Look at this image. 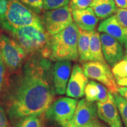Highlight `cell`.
<instances>
[{"label": "cell", "mask_w": 127, "mask_h": 127, "mask_svg": "<svg viewBox=\"0 0 127 127\" xmlns=\"http://www.w3.org/2000/svg\"><path fill=\"white\" fill-rule=\"evenodd\" d=\"M89 55V61L107 63L102 53L100 34L95 30L93 31L90 38Z\"/></svg>", "instance_id": "ac0fdd59"}, {"label": "cell", "mask_w": 127, "mask_h": 127, "mask_svg": "<svg viewBox=\"0 0 127 127\" xmlns=\"http://www.w3.org/2000/svg\"><path fill=\"white\" fill-rule=\"evenodd\" d=\"M22 4L35 13H41L43 8V0H19Z\"/></svg>", "instance_id": "cb8c5ba5"}, {"label": "cell", "mask_w": 127, "mask_h": 127, "mask_svg": "<svg viewBox=\"0 0 127 127\" xmlns=\"http://www.w3.org/2000/svg\"><path fill=\"white\" fill-rule=\"evenodd\" d=\"M117 7L119 8L127 9V0H114Z\"/></svg>", "instance_id": "f546056e"}, {"label": "cell", "mask_w": 127, "mask_h": 127, "mask_svg": "<svg viewBox=\"0 0 127 127\" xmlns=\"http://www.w3.org/2000/svg\"><path fill=\"white\" fill-rule=\"evenodd\" d=\"M6 70H7V67H6L4 63L2 55H1V52H0V94L2 91L3 85H4Z\"/></svg>", "instance_id": "f1b7e54d"}, {"label": "cell", "mask_w": 127, "mask_h": 127, "mask_svg": "<svg viewBox=\"0 0 127 127\" xmlns=\"http://www.w3.org/2000/svg\"><path fill=\"white\" fill-rule=\"evenodd\" d=\"M79 30L75 23L50 37L47 58L54 61H77Z\"/></svg>", "instance_id": "7a4b0ae2"}, {"label": "cell", "mask_w": 127, "mask_h": 127, "mask_svg": "<svg viewBox=\"0 0 127 127\" xmlns=\"http://www.w3.org/2000/svg\"><path fill=\"white\" fill-rule=\"evenodd\" d=\"M118 93L127 100V87H118Z\"/></svg>", "instance_id": "4dcf8cb0"}, {"label": "cell", "mask_w": 127, "mask_h": 127, "mask_svg": "<svg viewBox=\"0 0 127 127\" xmlns=\"http://www.w3.org/2000/svg\"><path fill=\"white\" fill-rule=\"evenodd\" d=\"M98 31L108 34L127 47V28L119 23L115 15L111 16L101 22L98 28Z\"/></svg>", "instance_id": "5bb4252c"}, {"label": "cell", "mask_w": 127, "mask_h": 127, "mask_svg": "<svg viewBox=\"0 0 127 127\" xmlns=\"http://www.w3.org/2000/svg\"><path fill=\"white\" fill-rule=\"evenodd\" d=\"M0 52L10 72L20 69L27 55L15 39L5 34H0Z\"/></svg>", "instance_id": "5b68a950"}, {"label": "cell", "mask_w": 127, "mask_h": 127, "mask_svg": "<svg viewBox=\"0 0 127 127\" xmlns=\"http://www.w3.org/2000/svg\"><path fill=\"white\" fill-rule=\"evenodd\" d=\"M93 127H101V124L98 121V120H96L94 123Z\"/></svg>", "instance_id": "d6a6232c"}, {"label": "cell", "mask_w": 127, "mask_h": 127, "mask_svg": "<svg viewBox=\"0 0 127 127\" xmlns=\"http://www.w3.org/2000/svg\"><path fill=\"white\" fill-rule=\"evenodd\" d=\"M115 79L127 78V61L123 60L116 64L112 69Z\"/></svg>", "instance_id": "7402d4cb"}, {"label": "cell", "mask_w": 127, "mask_h": 127, "mask_svg": "<svg viewBox=\"0 0 127 127\" xmlns=\"http://www.w3.org/2000/svg\"><path fill=\"white\" fill-rule=\"evenodd\" d=\"M72 9L69 5L48 11L43 16L46 31L51 36L58 34L73 23Z\"/></svg>", "instance_id": "ba28073f"}, {"label": "cell", "mask_w": 127, "mask_h": 127, "mask_svg": "<svg viewBox=\"0 0 127 127\" xmlns=\"http://www.w3.org/2000/svg\"><path fill=\"white\" fill-rule=\"evenodd\" d=\"M98 117L109 127H123L122 119L114 95L109 93L108 99L105 102L96 103Z\"/></svg>", "instance_id": "30bf717a"}, {"label": "cell", "mask_w": 127, "mask_h": 127, "mask_svg": "<svg viewBox=\"0 0 127 127\" xmlns=\"http://www.w3.org/2000/svg\"><path fill=\"white\" fill-rule=\"evenodd\" d=\"M97 117L96 104L83 98L78 102L71 120L62 127H85L97 120Z\"/></svg>", "instance_id": "9c48e42d"}, {"label": "cell", "mask_w": 127, "mask_h": 127, "mask_svg": "<svg viewBox=\"0 0 127 127\" xmlns=\"http://www.w3.org/2000/svg\"><path fill=\"white\" fill-rule=\"evenodd\" d=\"M78 52L79 60L81 62L89 61L90 38L93 31H88L79 28Z\"/></svg>", "instance_id": "d6986e66"}, {"label": "cell", "mask_w": 127, "mask_h": 127, "mask_svg": "<svg viewBox=\"0 0 127 127\" xmlns=\"http://www.w3.org/2000/svg\"><path fill=\"white\" fill-rule=\"evenodd\" d=\"M116 80H117V84L120 86L127 87V78L117 79Z\"/></svg>", "instance_id": "1f68e13d"}, {"label": "cell", "mask_w": 127, "mask_h": 127, "mask_svg": "<svg viewBox=\"0 0 127 127\" xmlns=\"http://www.w3.org/2000/svg\"><path fill=\"white\" fill-rule=\"evenodd\" d=\"M113 95L120 112L121 118L125 125V127H127V100L118 93L114 94Z\"/></svg>", "instance_id": "44dd1931"}, {"label": "cell", "mask_w": 127, "mask_h": 127, "mask_svg": "<svg viewBox=\"0 0 127 127\" xmlns=\"http://www.w3.org/2000/svg\"><path fill=\"white\" fill-rule=\"evenodd\" d=\"M101 127H109L107 126V125H105V124H101Z\"/></svg>", "instance_id": "e575fe53"}, {"label": "cell", "mask_w": 127, "mask_h": 127, "mask_svg": "<svg viewBox=\"0 0 127 127\" xmlns=\"http://www.w3.org/2000/svg\"><path fill=\"white\" fill-rule=\"evenodd\" d=\"M30 25H43V23L35 12L19 0H9L5 19L1 28L9 32Z\"/></svg>", "instance_id": "277c9868"}, {"label": "cell", "mask_w": 127, "mask_h": 127, "mask_svg": "<svg viewBox=\"0 0 127 127\" xmlns=\"http://www.w3.org/2000/svg\"><path fill=\"white\" fill-rule=\"evenodd\" d=\"M109 93L102 84L90 81L85 89V99L90 102H105L108 99Z\"/></svg>", "instance_id": "2e32d148"}, {"label": "cell", "mask_w": 127, "mask_h": 127, "mask_svg": "<svg viewBox=\"0 0 127 127\" xmlns=\"http://www.w3.org/2000/svg\"><path fill=\"white\" fill-rule=\"evenodd\" d=\"M78 102L75 98L60 97L50 105L46 111L45 117L63 127L72 118Z\"/></svg>", "instance_id": "52a82bcc"}, {"label": "cell", "mask_w": 127, "mask_h": 127, "mask_svg": "<svg viewBox=\"0 0 127 127\" xmlns=\"http://www.w3.org/2000/svg\"><path fill=\"white\" fill-rule=\"evenodd\" d=\"M70 0H43V8L45 10H54L68 5Z\"/></svg>", "instance_id": "603a6c76"}, {"label": "cell", "mask_w": 127, "mask_h": 127, "mask_svg": "<svg viewBox=\"0 0 127 127\" xmlns=\"http://www.w3.org/2000/svg\"><path fill=\"white\" fill-rule=\"evenodd\" d=\"M72 14L74 23L79 28L88 31H95L98 18L91 7L82 10H72Z\"/></svg>", "instance_id": "9a60e30c"}, {"label": "cell", "mask_w": 127, "mask_h": 127, "mask_svg": "<svg viewBox=\"0 0 127 127\" xmlns=\"http://www.w3.org/2000/svg\"><path fill=\"white\" fill-rule=\"evenodd\" d=\"M8 33L27 54L39 51L42 55L47 54L51 35L45 31L44 25L24 27L13 30Z\"/></svg>", "instance_id": "3957f363"}, {"label": "cell", "mask_w": 127, "mask_h": 127, "mask_svg": "<svg viewBox=\"0 0 127 127\" xmlns=\"http://www.w3.org/2000/svg\"><path fill=\"white\" fill-rule=\"evenodd\" d=\"M72 63L71 61H57L52 67V79L57 94L64 95L71 74Z\"/></svg>", "instance_id": "4fadbf2b"}, {"label": "cell", "mask_w": 127, "mask_h": 127, "mask_svg": "<svg viewBox=\"0 0 127 127\" xmlns=\"http://www.w3.org/2000/svg\"><path fill=\"white\" fill-rule=\"evenodd\" d=\"M94 123H92V124H90V125H87V126H86V127H93V125H94Z\"/></svg>", "instance_id": "836d02e7"}, {"label": "cell", "mask_w": 127, "mask_h": 127, "mask_svg": "<svg viewBox=\"0 0 127 127\" xmlns=\"http://www.w3.org/2000/svg\"><path fill=\"white\" fill-rule=\"evenodd\" d=\"M82 68L88 78L99 82L112 94L118 93V87L116 79L107 63L86 62L82 65Z\"/></svg>", "instance_id": "8992f818"}, {"label": "cell", "mask_w": 127, "mask_h": 127, "mask_svg": "<svg viewBox=\"0 0 127 127\" xmlns=\"http://www.w3.org/2000/svg\"><path fill=\"white\" fill-rule=\"evenodd\" d=\"M9 0H0V28L4 23L8 7Z\"/></svg>", "instance_id": "4316f807"}, {"label": "cell", "mask_w": 127, "mask_h": 127, "mask_svg": "<svg viewBox=\"0 0 127 127\" xmlns=\"http://www.w3.org/2000/svg\"><path fill=\"white\" fill-rule=\"evenodd\" d=\"M42 115H30L18 120L13 124L14 127H43Z\"/></svg>", "instance_id": "ffe728a7"}, {"label": "cell", "mask_w": 127, "mask_h": 127, "mask_svg": "<svg viewBox=\"0 0 127 127\" xmlns=\"http://www.w3.org/2000/svg\"><path fill=\"white\" fill-rule=\"evenodd\" d=\"M93 0H70L69 7L72 10H82L91 6Z\"/></svg>", "instance_id": "d4e9b609"}, {"label": "cell", "mask_w": 127, "mask_h": 127, "mask_svg": "<svg viewBox=\"0 0 127 127\" xmlns=\"http://www.w3.org/2000/svg\"><path fill=\"white\" fill-rule=\"evenodd\" d=\"M124 59L125 60H127V55L125 56L124 58Z\"/></svg>", "instance_id": "d590c367"}, {"label": "cell", "mask_w": 127, "mask_h": 127, "mask_svg": "<svg viewBox=\"0 0 127 127\" xmlns=\"http://www.w3.org/2000/svg\"><path fill=\"white\" fill-rule=\"evenodd\" d=\"M115 16L119 23L127 28V9L118 8Z\"/></svg>", "instance_id": "484cf974"}, {"label": "cell", "mask_w": 127, "mask_h": 127, "mask_svg": "<svg viewBox=\"0 0 127 127\" xmlns=\"http://www.w3.org/2000/svg\"><path fill=\"white\" fill-rule=\"evenodd\" d=\"M88 83V78L84 73L83 68L78 64H75L66 87V95L75 99L82 98L85 95V89Z\"/></svg>", "instance_id": "8fae6325"}, {"label": "cell", "mask_w": 127, "mask_h": 127, "mask_svg": "<svg viewBox=\"0 0 127 127\" xmlns=\"http://www.w3.org/2000/svg\"><path fill=\"white\" fill-rule=\"evenodd\" d=\"M0 127H11L5 109L0 104Z\"/></svg>", "instance_id": "83f0119b"}, {"label": "cell", "mask_w": 127, "mask_h": 127, "mask_svg": "<svg viewBox=\"0 0 127 127\" xmlns=\"http://www.w3.org/2000/svg\"><path fill=\"white\" fill-rule=\"evenodd\" d=\"M52 67L50 60L42 55L33 57L9 80L4 100L12 123L27 116L45 113L57 94Z\"/></svg>", "instance_id": "6da1fadb"}, {"label": "cell", "mask_w": 127, "mask_h": 127, "mask_svg": "<svg viewBox=\"0 0 127 127\" xmlns=\"http://www.w3.org/2000/svg\"><path fill=\"white\" fill-rule=\"evenodd\" d=\"M90 7L100 19L109 18L118 9L114 0H93Z\"/></svg>", "instance_id": "e0dca14e"}, {"label": "cell", "mask_w": 127, "mask_h": 127, "mask_svg": "<svg viewBox=\"0 0 127 127\" xmlns=\"http://www.w3.org/2000/svg\"><path fill=\"white\" fill-rule=\"evenodd\" d=\"M100 38L105 60L109 65L114 66L124 58L121 44L105 33L100 34Z\"/></svg>", "instance_id": "7c38bea8"}]
</instances>
